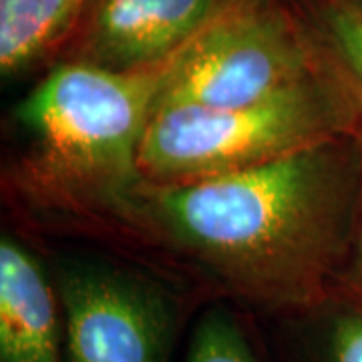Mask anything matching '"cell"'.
<instances>
[{
    "mask_svg": "<svg viewBox=\"0 0 362 362\" xmlns=\"http://www.w3.org/2000/svg\"><path fill=\"white\" fill-rule=\"evenodd\" d=\"M356 135L340 78L314 77L250 107L156 105L139 165L147 185H171L256 168L316 143Z\"/></svg>",
    "mask_w": 362,
    "mask_h": 362,
    "instance_id": "3957f363",
    "label": "cell"
},
{
    "mask_svg": "<svg viewBox=\"0 0 362 362\" xmlns=\"http://www.w3.org/2000/svg\"><path fill=\"white\" fill-rule=\"evenodd\" d=\"M85 2H87V0H85Z\"/></svg>",
    "mask_w": 362,
    "mask_h": 362,
    "instance_id": "4fadbf2b",
    "label": "cell"
},
{
    "mask_svg": "<svg viewBox=\"0 0 362 362\" xmlns=\"http://www.w3.org/2000/svg\"><path fill=\"white\" fill-rule=\"evenodd\" d=\"M185 362H256V356L232 316L211 310L197 324Z\"/></svg>",
    "mask_w": 362,
    "mask_h": 362,
    "instance_id": "30bf717a",
    "label": "cell"
},
{
    "mask_svg": "<svg viewBox=\"0 0 362 362\" xmlns=\"http://www.w3.org/2000/svg\"><path fill=\"white\" fill-rule=\"evenodd\" d=\"M322 362H362V310L337 312L326 326Z\"/></svg>",
    "mask_w": 362,
    "mask_h": 362,
    "instance_id": "8fae6325",
    "label": "cell"
},
{
    "mask_svg": "<svg viewBox=\"0 0 362 362\" xmlns=\"http://www.w3.org/2000/svg\"><path fill=\"white\" fill-rule=\"evenodd\" d=\"M324 30L334 54V69L356 117L362 143V2L334 0L324 11Z\"/></svg>",
    "mask_w": 362,
    "mask_h": 362,
    "instance_id": "9c48e42d",
    "label": "cell"
},
{
    "mask_svg": "<svg viewBox=\"0 0 362 362\" xmlns=\"http://www.w3.org/2000/svg\"><path fill=\"white\" fill-rule=\"evenodd\" d=\"M220 11V0H97L77 61L117 73L156 69Z\"/></svg>",
    "mask_w": 362,
    "mask_h": 362,
    "instance_id": "8992f818",
    "label": "cell"
},
{
    "mask_svg": "<svg viewBox=\"0 0 362 362\" xmlns=\"http://www.w3.org/2000/svg\"><path fill=\"white\" fill-rule=\"evenodd\" d=\"M168 63L117 73L63 63L18 107L40 192L81 207H127L145 185L139 151Z\"/></svg>",
    "mask_w": 362,
    "mask_h": 362,
    "instance_id": "7a4b0ae2",
    "label": "cell"
},
{
    "mask_svg": "<svg viewBox=\"0 0 362 362\" xmlns=\"http://www.w3.org/2000/svg\"><path fill=\"white\" fill-rule=\"evenodd\" d=\"M65 362H168L175 334L169 298L151 282L105 266L59 278Z\"/></svg>",
    "mask_w": 362,
    "mask_h": 362,
    "instance_id": "5b68a950",
    "label": "cell"
},
{
    "mask_svg": "<svg viewBox=\"0 0 362 362\" xmlns=\"http://www.w3.org/2000/svg\"><path fill=\"white\" fill-rule=\"evenodd\" d=\"M85 0H0V69L4 77L33 65L61 39Z\"/></svg>",
    "mask_w": 362,
    "mask_h": 362,
    "instance_id": "ba28073f",
    "label": "cell"
},
{
    "mask_svg": "<svg viewBox=\"0 0 362 362\" xmlns=\"http://www.w3.org/2000/svg\"><path fill=\"white\" fill-rule=\"evenodd\" d=\"M354 268H356V276H358V282L362 286V209L361 218H358V226H356V233H354Z\"/></svg>",
    "mask_w": 362,
    "mask_h": 362,
    "instance_id": "7c38bea8",
    "label": "cell"
},
{
    "mask_svg": "<svg viewBox=\"0 0 362 362\" xmlns=\"http://www.w3.org/2000/svg\"><path fill=\"white\" fill-rule=\"evenodd\" d=\"M0 362H63L57 298L30 252L0 242Z\"/></svg>",
    "mask_w": 362,
    "mask_h": 362,
    "instance_id": "52a82bcc",
    "label": "cell"
},
{
    "mask_svg": "<svg viewBox=\"0 0 362 362\" xmlns=\"http://www.w3.org/2000/svg\"><path fill=\"white\" fill-rule=\"evenodd\" d=\"M310 78L306 47L282 14L264 6H230L168 61L156 105L250 107Z\"/></svg>",
    "mask_w": 362,
    "mask_h": 362,
    "instance_id": "277c9868",
    "label": "cell"
},
{
    "mask_svg": "<svg viewBox=\"0 0 362 362\" xmlns=\"http://www.w3.org/2000/svg\"><path fill=\"white\" fill-rule=\"evenodd\" d=\"M145 211L220 284L298 308L326 298L362 209V143L342 135L256 168L143 185Z\"/></svg>",
    "mask_w": 362,
    "mask_h": 362,
    "instance_id": "6da1fadb",
    "label": "cell"
}]
</instances>
